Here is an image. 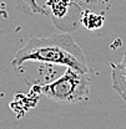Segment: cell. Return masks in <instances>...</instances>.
<instances>
[{
  "instance_id": "7a4b0ae2",
  "label": "cell",
  "mask_w": 126,
  "mask_h": 129,
  "mask_svg": "<svg viewBox=\"0 0 126 129\" xmlns=\"http://www.w3.org/2000/svg\"><path fill=\"white\" fill-rule=\"evenodd\" d=\"M44 96L59 103H78L87 99L90 92V77L71 67H66L59 78L38 87Z\"/></svg>"
},
{
  "instance_id": "3957f363",
  "label": "cell",
  "mask_w": 126,
  "mask_h": 129,
  "mask_svg": "<svg viewBox=\"0 0 126 129\" xmlns=\"http://www.w3.org/2000/svg\"><path fill=\"white\" fill-rule=\"evenodd\" d=\"M105 22V16L102 14H97L90 10H85L84 14L81 16V24L85 29L94 31V30H99L102 27Z\"/></svg>"
},
{
  "instance_id": "5b68a950",
  "label": "cell",
  "mask_w": 126,
  "mask_h": 129,
  "mask_svg": "<svg viewBox=\"0 0 126 129\" xmlns=\"http://www.w3.org/2000/svg\"><path fill=\"white\" fill-rule=\"evenodd\" d=\"M21 8L28 13V14H44L46 13L44 8H41L36 0H19Z\"/></svg>"
},
{
  "instance_id": "277c9868",
  "label": "cell",
  "mask_w": 126,
  "mask_h": 129,
  "mask_svg": "<svg viewBox=\"0 0 126 129\" xmlns=\"http://www.w3.org/2000/svg\"><path fill=\"white\" fill-rule=\"evenodd\" d=\"M73 0H47L46 6L50 9V13L55 19H64L67 15Z\"/></svg>"
},
{
  "instance_id": "6da1fadb",
  "label": "cell",
  "mask_w": 126,
  "mask_h": 129,
  "mask_svg": "<svg viewBox=\"0 0 126 129\" xmlns=\"http://www.w3.org/2000/svg\"><path fill=\"white\" fill-rule=\"evenodd\" d=\"M28 61L59 64L71 67L80 72H89L82 50L67 34H52L47 37H30L28 44L15 53L11 64L17 70Z\"/></svg>"
}]
</instances>
